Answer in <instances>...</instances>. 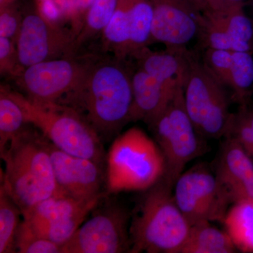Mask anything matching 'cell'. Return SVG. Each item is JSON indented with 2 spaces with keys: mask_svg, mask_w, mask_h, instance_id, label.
<instances>
[{
  "mask_svg": "<svg viewBox=\"0 0 253 253\" xmlns=\"http://www.w3.org/2000/svg\"><path fill=\"white\" fill-rule=\"evenodd\" d=\"M122 60L89 63L82 81L59 104L76 111L100 137H111L129 122L132 75Z\"/></svg>",
  "mask_w": 253,
  "mask_h": 253,
  "instance_id": "1",
  "label": "cell"
},
{
  "mask_svg": "<svg viewBox=\"0 0 253 253\" xmlns=\"http://www.w3.org/2000/svg\"><path fill=\"white\" fill-rule=\"evenodd\" d=\"M30 126L31 124L0 154L5 163L1 184L23 215L56 191L49 141L34 126Z\"/></svg>",
  "mask_w": 253,
  "mask_h": 253,
  "instance_id": "2",
  "label": "cell"
},
{
  "mask_svg": "<svg viewBox=\"0 0 253 253\" xmlns=\"http://www.w3.org/2000/svg\"><path fill=\"white\" fill-rule=\"evenodd\" d=\"M173 189L162 177L142 191L131 212L129 253H180L191 225L176 204Z\"/></svg>",
  "mask_w": 253,
  "mask_h": 253,
  "instance_id": "3",
  "label": "cell"
},
{
  "mask_svg": "<svg viewBox=\"0 0 253 253\" xmlns=\"http://www.w3.org/2000/svg\"><path fill=\"white\" fill-rule=\"evenodd\" d=\"M4 88L22 109L26 122L37 128L56 148L104 166L106 154L101 138L79 113L59 103L36 102L22 93Z\"/></svg>",
  "mask_w": 253,
  "mask_h": 253,
  "instance_id": "4",
  "label": "cell"
},
{
  "mask_svg": "<svg viewBox=\"0 0 253 253\" xmlns=\"http://www.w3.org/2000/svg\"><path fill=\"white\" fill-rule=\"evenodd\" d=\"M106 166L109 194L146 191L162 179L166 169L157 143L138 127L129 128L115 139Z\"/></svg>",
  "mask_w": 253,
  "mask_h": 253,
  "instance_id": "5",
  "label": "cell"
},
{
  "mask_svg": "<svg viewBox=\"0 0 253 253\" xmlns=\"http://www.w3.org/2000/svg\"><path fill=\"white\" fill-rule=\"evenodd\" d=\"M184 82L179 83L167 107L149 126L164 157L163 179L173 187L186 165L210 150L186 111Z\"/></svg>",
  "mask_w": 253,
  "mask_h": 253,
  "instance_id": "6",
  "label": "cell"
},
{
  "mask_svg": "<svg viewBox=\"0 0 253 253\" xmlns=\"http://www.w3.org/2000/svg\"><path fill=\"white\" fill-rule=\"evenodd\" d=\"M228 88L212 76L189 51L184 82V102L186 111L198 133L208 139L225 136L232 113L231 94Z\"/></svg>",
  "mask_w": 253,
  "mask_h": 253,
  "instance_id": "7",
  "label": "cell"
},
{
  "mask_svg": "<svg viewBox=\"0 0 253 253\" xmlns=\"http://www.w3.org/2000/svg\"><path fill=\"white\" fill-rule=\"evenodd\" d=\"M98 206L63 245L61 253H129L131 212L116 201Z\"/></svg>",
  "mask_w": 253,
  "mask_h": 253,
  "instance_id": "8",
  "label": "cell"
},
{
  "mask_svg": "<svg viewBox=\"0 0 253 253\" xmlns=\"http://www.w3.org/2000/svg\"><path fill=\"white\" fill-rule=\"evenodd\" d=\"M173 194L191 226L202 221L223 222L231 205L214 172L205 164L183 172L174 184Z\"/></svg>",
  "mask_w": 253,
  "mask_h": 253,
  "instance_id": "9",
  "label": "cell"
},
{
  "mask_svg": "<svg viewBox=\"0 0 253 253\" xmlns=\"http://www.w3.org/2000/svg\"><path fill=\"white\" fill-rule=\"evenodd\" d=\"M102 199L79 201L55 193L23 215V220L38 235L62 246Z\"/></svg>",
  "mask_w": 253,
  "mask_h": 253,
  "instance_id": "10",
  "label": "cell"
},
{
  "mask_svg": "<svg viewBox=\"0 0 253 253\" xmlns=\"http://www.w3.org/2000/svg\"><path fill=\"white\" fill-rule=\"evenodd\" d=\"M88 66L89 63L57 58L26 68L16 81L28 99L41 104H54L79 84Z\"/></svg>",
  "mask_w": 253,
  "mask_h": 253,
  "instance_id": "11",
  "label": "cell"
},
{
  "mask_svg": "<svg viewBox=\"0 0 253 253\" xmlns=\"http://www.w3.org/2000/svg\"><path fill=\"white\" fill-rule=\"evenodd\" d=\"M74 37L41 11L23 17L16 46L21 64L32 65L73 52Z\"/></svg>",
  "mask_w": 253,
  "mask_h": 253,
  "instance_id": "12",
  "label": "cell"
},
{
  "mask_svg": "<svg viewBox=\"0 0 253 253\" xmlns=\"http://www.w3.org/2000/svg\"><path fill=\"white\" fill-rule=\"evenodd\" d=\"M48 148L54 169L56 193L79 201L104 199V166L90 159L63 152L49 141Z\"/></svg>",
  "mask_w": 253,
  "mask_h": 253,
  "instance_id": "13",
  "label": "cell"
},
{
  "mask_svg": "<svg viewBox=\"0 0 253 253\" xmlns=\"http://www.w3.org/2000/svg\"><path fill=\"white\" fill-rule=\"evenodd\" d=\"M154 9L151 43L184 51L199 31L202 13L189 0H151Z\"/></svg>",
  "mask_w": 253,
  "mask_h": 253,
  "instance_id": "14",
  "label": "cell"
},
{
  "mask_svg": "<svg viewBox=\"0 0 253 253\" xmlns=\"http://www.w3.org/2000/svg\"><path fill=\"white\" fill-rule=\"evenodd\" d=\"M213 172L231 205L253 201V161L234 138L224 137Z\"/></svg>",
  "mask_w": 253,
  "mask_h": 253,
  "instance_id": "15",
  "label": "cell"
},
{
  "mask_svg": "<svg viewBox=\"0 0 253 253\" xmlns=\"http://www.w3.org/2000/svg\"><path fill=\"white\" fill-rule=\"evenodd\" d=\"M181 81L184 79L174 87H168L138 68L131 78L133 102L129 122L143 121L151 125L167 107Z\"/></svg>",
  "mask_w": 253,
  "mask_h": 253,
  "instance_id": "16",
  "label": "cell"
},
{
  "mask_svg": "<svg viewBox=\"0 0 253 253\" xmlns=\"http://www.w3.org/2000/svg\"><path fill=\"white\" fill-rule=\"evenodd\" d=\"M189 51H153L143 48L132 55L137 61L139 68L168 87H174L184 79L188 67Z\"/></svg>",
  "mask_w": 253,
  "mask_h": 253,
  "instance_id": "17",
  "label": "cell"
},
{
  "mask_svg": "<svg viewBox=\"0 0 253 253\" xmlns=\"http://www.w3.org/2000/svg\"><path fill=\"white\" fill-rule=\"evenodd\" d=\"M237 249L230 236L211 224L202 221L193 224L180 253H234Z\"/></svg>",
  "mask_w": 253,
  "mask_h": 253,
  "instance_id": "18",
  "label": "cell"
},
{
  "mask_svg": "<svg viewBox=\"0 0 253 253\" xmlns=\"http://www.w3.org/2000/svg\"><path fill=\"white\" fill-rule=\"evenodd\" d=\"M222 223L238 251L253 253V201L233 204Z\"/></svg>",
  "mask_w": 253,
  "mask_h": 253,
  "instance_id": "19",
  "label": "cell"
},
{
  "mask_svg": "<svg viewBox=\"0 0 253 253\" xmlns=\"http://www.w3.org/2000/svg\"><path fill=\"white\" fill-rule=\"evenodd\" d=\"M130 4L131 0H118L116 11L102 33L104 45L113 51L118 59H124L128 56L130 40Z\"/></svg>",
  "mask_w": 253,
  "mask_h": 253,
  "instance_id": "20",
  "label": "cell"
},
{
  "mask_svg": "<svg viewBox=\"0 0 253 253\" xmlns=\"http://www.w3.org/2000/svg\"><path fill=\"white\" fill-rule=\"evenodd\" d=\"M229 89L233 101L239 104V106L252 102L253 53L233 51Z\"/></svg>",
  "mask_w": 253,
  "mask_h": 253,
  "instance_id": "21",
  "label": "cell"
},
{
  "mask_svg": "<svg viewBox=\"0 0 253 253\" xmlns=\"http://www.w3.org/2000/svg\"><path fill=\"white\" fill-rule=\"evenodd\" d=\"M204 14L225 30L236 41L253 49V18L246 14L244 4L222 11H205Z\"/></svg>",
  "mask_w": 253,
  "mask_h": 253,
  "instance_id": "22",
  "label": "cell"
},
{
  "mask_svg": "<svg viewBox=\"0 0 253 253\" xmlns=\"http://www.w3.org/2000/svg\"><path fill=\"white\" fill-rule=\"evenodd\" d=\"M154 9L151 0H131L130 40L128 55L146 47L151 43Z\"/></svg>",
  "mask_w": 253,
  "mask_h": 253,
  "instance_id": "23",
  "label": "cell"
},
{
  "mask_svg": "<svg viewBox=\"0 0 253 253\" xmlns=\"http://www.w3.org/2000/svg\"><path fill=\"white\" fill-rule=\"evenodd\" d=\"M22 109L6 92L0 87V154L4 153L11 141L28 126Z\"/></svg>",
  "mask_w": 253,
  "mask_h": 253,
  "instance_id": "24",
  "label": "cell"
},
{
  "mask_svg": "<svg viewBox=\"0 0 253 253\" xmlns=\"http://www.w3.org/2000/svg\"><path fill=\"white\" fill-rule=\"evenodd\" d=\"M118 0H94L86 12L79 33L73 42V51L96 35L102 34L112 18Z\"/></svg>",
  "mask_w": 253,
  "mask_h": 253,
  "instance_id": "25",
  "label": "cell"
},
{
  "mask_svg": "<svg viewBox=\"0 0 253 253\" xmlns=\"http://www.w3.org/2000/svg\"><path fill=\"white\" fill-rule=\"evenodd\" d=\"M21 209L8 194L0 187V253H16V240L21 225ZM23 215V214H22Z\"/></svg>",
  "mask_w": 253,
  "mask_h": 253,
  "instance_id": "26",
  "label": "cell"
},
{
  "mask_svg": "<svg viewBox=\"0 0 253 253\" xmlns=\"http://www.w3.org/2000/svg\"><path fill=\"white\" fill-rule=\"evenodd\" d=\"M197 38L200 44L204 48L229 50L231 51H250L253 49L248 44L236 41L225 31L213 22L211 18L202 13L199 21Z\"/></svg>",
  "mask_w": 253,
  "mask_h": 253,
  "instance_id": "27",
  "label": "cell"
},
{
  "mask_svg": "<svg viewBox=\"0 0 253 253\" xmlns=\"http://www.w3.org/2000/svg\"><path fill=\"white\" fill-rule=\"evenodd\" d=\"M234 138L253 161V104L239 106L233 113L225 136Z\"/></svg>",
  "mask_w": 253,
  "mask_h": 253,
  "instance_id": "28",
  "label": "cell"
},
{
  "mask_svg": "<svg viewBox=\"0 0 253 253\" xmlns=\"http://www.w3.org/2000/svg\"><path fill=\"white\" fill-rule=\"evenodd\" d=\"M16 253H61L62 246L38 235L23 220L16 236Z\"/></svg>",
  "mask_w": 253,
  "mask_h": 253,
  "instance_id": "29",
  "label": "cell"
},
{
  "mask_svg": "<svg viewBox=\"0 0 253 253\" xmlns=\"http://www.w3.org/2000/svg\"><path fill=\"white\" fill-rule=\"evenodd\" d=\"M232 52L229 50L205 49L203 63L214 78L226 87L230 86Z\"/></svg>",
  "mask_w": 253,
  "mask_h": 253,
  "instance_id": "30",
  "label": "cell"
},
{
  "mask_svg": "<svg viewBox=\"0 0 253 253\" xmlns=\"http://www.w3.org/2000/svg\"><path fill=\"white\" fill-rule=\"evenodd\" d=\"M26 68L21 64L16 43L0 37V73L1 76L18 79Z\"/></svg>",
  "mask_w": 253,
  "mask_h": 253,
  "instance_id": "31",
  "label": "cell"
},
{
  "mask_svg": "<svg viewBox=\"0 0 253 253\" xmlns=\"http://www.w3.org/2000/svg\"><path fill=\"white\" fill-rule=\"evenodd\" d=\"M23 17L11 4L0 9V37L8 38L16 44L22 26Z\"/></svg>",
  "mask_w": 253,
  "mask_h": 253,
  "instance_id": "32",
  "label": "cell"
},
{
  "mask_svg": "<svg viewBox=\"0 0 253 253\" xmlns=\"http://www.w3.org/2000/svg\"><path fill=\"white\" fill-rule=\"evenodd\" d=\"M242 4H244V0H208L206 11H222Z\"/></svg>",
  "mask_w": 253,
  "mask_h": 253,
  "instance_id": "33",
  "label": "cell"
},
{
  "mask_svg": "<svg viewBox=\"0 0 253 253\" xmlns=\"http://www.w3.org/2000/svg\"><path fill=\"white\" fill-rule=\"evenodd\" d=\"M189 1L201 13L204 12L207 9L208 0H189Z\"/></svg>",
  "mask_w": 253,
  "mask_h": 253,
  "instance_id": "34",
  "label": "cell"
},
{
  "mask_svg": "<svg viewBox=\"0 0 253 253\" xmlns=\"http://www.w3.org/2000/svg\"><path fill=\"white\" fill-rule=\"evenodd\" d=\"M14 1V0H0V6L4 7V6H8V5L11 4V3Z\"/></svg>",
  "mask_w": 253,
  "mask_h": 253,
  "instance_id": "35",
  "label": "cell"
},
{
  "mask_svg": "<svg viewBox=\"0 0 253 253\" xmlns=\"http://www.w3.org/2000/svg\"><path fill=\"white\" fill-rule=\"evenodd\" d=\"M251 103H252V104H253V101H252V102H251Z\"/></svg>",
  "mask_w": 253,
  "mask_h": 253,
  "instance_id": "36",
  "label": "cell"
},
{
  "mask_svg": "<svg viewBox=\"0 0 253 253\" xmlns=\"http://www.w3.org/2000/svg\"><path fill=\"white\" fill-rule=\"evenodd\" d=\"M251 17H252L253 18V16H251Z\"/></svg>",
  "mask_w": 253,
  "mask_h": 253,
  "instance_id": "37",
  "label": "cell"
},
{
  "mask_svg": "<svg viewBox=\"0 0 253 253\" xmlns=\"http://www.w3.org/2000/svg\"></svg>",
  "mask_w": 253,
  "mask_h": 253,
  "instance_id": "38",
  "label": "cell"
}]
</instances>
